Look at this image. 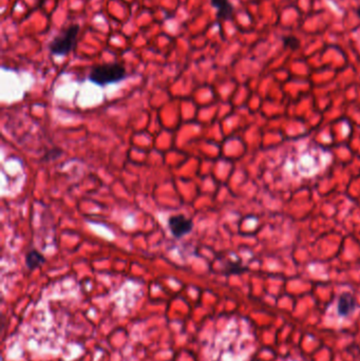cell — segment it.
Listing matches in <instances>:
<instances>
[{"label": "cell", "mask_w": 360, "mask_h": 361, "mask_svg": "<svg viewBox=\"0 0 360 361\" xmlns=\"http://www.w3.org/2000/svg\"><path fill=\"white\" fill-rule=\"evenodd\" d=\"M62 153V151L60 148H52L51 150H49L44 157V162H50V161H54L56 159H59L60 157V154Z\"/></svg>", "instance_id": "cell-8"}, {"label": "cell", "mask_w": 360, "mask_h": 361, "mask_svg": "<svg viewBox=\"0 0 360 361\" xmlns=\"http://www.w3.org/2000/svg\"><path fill=\"white\" fill-rule=\"evenodd\" d=\"M79 31V24H72L68 27L51 40L49 44V51L54 56L70 54L76 48Z\"/></svg>", "instance_id": "cell-2"}, {"label": "cell", "mask_w": 360, "mask_h": 361, "mask_svg": "<svg viewBox=\"0 0 360 361\" xmlns=\"http://www.w3.org/2000/svg\"><path fill=\"white\" fill-rule=\"evenodd\" d=\"M127 77L125 67L120 62H108L95 65L89 73V80L91 83L105 87L116 84Z\"/></svg>", "instance_id": "cell-1"}, {"label": "cell", "mask_w": 360, "mask_h": 361, "mask_svg": "<svg viewBox=\"0 0 360 361\" xmlns=\"http://www.w3.org/2000/svg\"><path fill=\"white\" fill-rule=\"evenodd\" d=\"M46 263V257L37 249H31L26 255V265L28 269L34 270Z\"/></svg>", "instance_id": "cell-6"}, {"label": "cell", "mask_w": 360, "mask_h": 361, "mask_svg": "<svg viewBox=\"0 0 360 361\" xmlns=\"http://www.w3.org/2000/svg\"><path fill=\"white\" fill-rule=\"evenodd\" d=\"M245 268L240 266L239 264H236V263H233L228 266L226 273L227 274H240L242 272H244Z\"/></svg>", "instance_id": "cell-9"}, {"label": "cell", "mask_w": 360, "mask_h": 361, "mask_svg": "<svg viewBox=\"0 0 360 361\" xmlns=\"http://www.w3.org/2000/svg\"><path fill=\"white\" fill-rule=\"evenodd\" d=\"M356 305L357 304L355 298L352 296L351 294L345 293L343 295H341L338 300V305H337L338 314L342 317H348L353 313Z\"/></svg>", "instance_id": "cell-5"}, {"label": "cell", "mask_w": 360, "mask_h": 361, "mask_svg": "<svg viewBox=\"0 0 360 361\" xmlns=\"http://www.w3.org/2000/svg\"><path fill=\"white\" fill-rule=\"evenodd\" d=\"M210 4L217 11V18L219 20H232L235 14L234 4L231 0H210Z\"/></svg>", "instance_id": "cell-4"}, {"label": "cell", "mask_w": 360, "mask_h": 361, "mask_svg": "<svg viewBox=\"0 0 360 361\" xmlns=\"http://www.w3.org/2000/svg\"><path fill=\"white\" fill-rule=\"evenodd\" d=\"M169 231L176 239H181L184 236L189 234L193 228L192 220L183 215H175L168 219Z\"/></svg>", "instance_id": "cell-3"}, {"label": "cell", "mask_w": 360, "mask_h": 361, "mask_svg": "<svg viewBox=\"0 0 360 361\" xmlns=\"http://www.w3.org/2000/svg\"><path fill=\"white\" fill-rule=\"evenodd\" d=\"M356 15H357L358 17L360 18V6H359V7H357V10H356Z\"/></svg>", "instance_id": "cell-10"}, {"label": "cell", "mask_w": 360, "mask_h": 361, "mask_svg": "<svg viewBox=\"0 0 360 361\" xmlns=\"http://www.w3.org/2000/svg\"><path fill=\"white\" fill-rule=\"evenodd\" d=\"M282 43L284 48H290L292 50H298L299 47L301 46L300 40L294 35H288L282 37Z\"/></svg>", "instance_id": "cell-7"}]
</instances>
